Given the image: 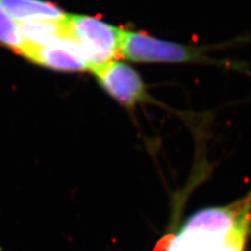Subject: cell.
Instances as JSON below:
<instances>
[{
	"label": "cell",
	"mask_w": 251,
	"mask_h": 251,
	"mask_svg": "<svg viewBox=\"0 0 251 251\" xmlns=\"http://www.w3.org/2000/svg\"><path fill=\"white\" fill-rule=\"evenodd\" d=\"M25 44L19 23L0 5V45L20 56Z\"/></svg>",
	"instance_id": "7"
},
{
	"label": "cell",
	"mask_w": 251,
	"mask_h": 251,
	"mask_svg": "<svg viewBox=\"0 0 251 251\" xmlns=\"http://www.w3.org/2000/svg\"><path fill=\"white\" fill-rule=\"evenodd\" d=\"M92 72L101 87L121 104L132 107L146 100L147 91L140 75L125 63L113 60Z\"/></svg>",
	"instance_id": "3"
},
{
	"label": "cell",
	"mask_w": 251,
	"mask_h": 251,
	"mask_svg": "<svg viewBox=\"0 0 251 251\" xmlns=\"http://www.w3.org/2000/svg\"><path fill=\"white\" fill-rule=\"evenodd\" d=\"M20 56L37 65L62 72H82L90 69L80 47L69 38L51 45L26 43Z\"/></svg>",
	"instance_id": "4"
},
{
	"label": "cell",
	"mask_w": 251,
	"mask_h": 251,
	"mask_svg": "<svg viewBox=\"0 0 251 251\" xmlns=\"http://www.w3.org/2000/svg\"><path fill=\"white\" fill-rule=\"evenodd\" d=\"M64 25L67 37L80 47L91 70L121 56L123 29L80 15H67Z\"/></svg>",
	"instance_id": "1"
},
{
	"label": "cell",
	"mask_w": 251,
	"mask_h": 251,
	"mask_svg": "<svg viewBox=\"0 0 251 251\" xmlns=\"http://www.w3.org/2000/svg\"><path fill=\"white\" fill-rule=\"evenodd\" d=\"M66 18V17H65ZM25 43L33 45H51L68 38L62 21H33L19 23Z\"/></svg>",
	"instance_id": "6"
},
{
	"label": "cell",
	"mask_w": 251,
	"mask_h": 251,
	"mask_svg": "<svg viewBox=\"0 0 251 251\" xmlns=\"http://www.w3.org/2000/svg\"><path fill=\"white\" fill-rule=\"evenodd\" d=\"M0 5L18 23L33 21H62L66 14L44 0H0Z\"/></svg>",
	"instance_id": "5"
},
{
	"label": "cell",
	"mask_w": 251,
	"mask_h": 251,
	"mask_svg": "<svg viewBox=\"0 0 251 251\" xmlns=\"http://www.w3.org/2000/svg\"><path fill=\"white\" fill-rule=\"evenodd\" d=\"M121 56L135 62H186L199 58V50L124 30Z\"/></svg>",
	"instance_id": "2"
}]
</instances>
